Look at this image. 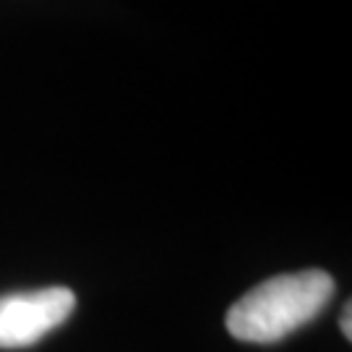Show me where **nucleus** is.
I'll list each match as a JSON object with an SVG mask.
<instances>
[{
  "label": "nucleus",
  "mask_w": 352,
  "mask_h": 352,
  "mask_svg": "<svg viewBox=\"0 0 352 352\" xmlns=\"http://www.w3.org/2000/svg\"><path fill=\"white\" fill-rule=\"evenodd\" d=\"M331 295L334 279L321 269L279 274L248 289L227 311V331L240 342L272 344L311 324Z\"/></svg>",
  "instance_id": "1"
},
{
  "label": "nucleus",
  "mask_w": 352,
  "mask_h": 352,
  "mask_svg": "<svg viewBox=\"0 0 352 352\" xmlns=\"http://www.w3.org/2000/svg\"><path fill=\"white\" fill-rule=\"evenodd\" d=\"M76 308L68 287H42L0 298V347H29L58 329Z\"/></svg>",
  "instance_id": "2"
},
{
  "label": "nucleus",
  "mask_w": 352,
  "mask_h": 352,
  "mask_svg": "<svg viewBox=\"0 0 352 352\" xmlns=\"http://www.w3.org/2000/svg\"><path fill=\"white\" fill-rule=\"evenodd\" d=\"M350 316H352V308H350V302H347V305H344V314H342V318H340V327H342V331H344V337H347V340H352Z\"/></svg>",
  "instance_id": "3"
}]
</instances>
